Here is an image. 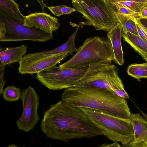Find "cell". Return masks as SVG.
<instances>
[{
  "instance_id": "cell-30",
  "label": "cell",
  "mask_w": 147,
  "mask_h": 147,
  "mask_svg": "<svg viewBox=\"0 0 147 147\" xmlns=\"http://www.w3.org/2000/svg\"><path fill=\"white\" fill-rule=\"evenodd\" d=\"M6 147H20L19 146H18L15 145L14 144H11L7 146ZM22 147H26L25 146H23Z\"/></svg>"
},
{
  "instance_id": "cell-10",
  "label": "cell",
  "mask_w": 147,
  "mask_h": 147,
  "mask_svg": "<svg viewBox=\"0 0 147 147\" xmlns=\"http://www.w3.org/2000/svg\"><path fill=\"white\" fill-rule=\"evenodd\" d=\"M70 54L68 53L47 55L42 52L25 55L19 62L18 72L32 75L56 66Z\"/></svg>"
},
{
  "instance_id": "cell-20",
  "label": "cell",
  "mask_w": 147,
  "mask_h": 147,
  "mask_svg": "<svg viewBox=\"0 0 147 147\" xmlns=\"http://www.w3.org/2000/svg\"><path fill=\"white\" fill-rule=\"evenodd\" d=\"M127 72L129 75L138 80L147 78V62L131 64L127 67Z\"/></svg>"
},
{
  "instance_id": "cell-1",
  "label": "cell",
  "mask_w": 147,
  "mask_h": 147,
  "mask_svg": "<svg viewBox=\"0 0 147 147\" xmlns=\"http://www.w3.org/2000/svg\"><path fill=\"white\" fill-rule=\"evenodd\" d=\"M41 131L51 139L67 142L74 138H93L100 130L79 108L59 101L44 113Z\"/></svg>"
},
{
  "instance_id": "cell-6",
  "label": "cell",
  "mask_w": 147,
  "mask_h": 147,
  "mask_svg": "<svg viewBox=\"0 0 147 147\" xmlns=\"http://www.w3.org/2000/svg\"><path fill=\"white\" fill-rule=\"evenodd\" d=\"M71 3L76 11L86 20L79 22L82 26L108 32L118 22L109 0H73Z\"/></svg>"
},
{
  "instance_id": "cell-26",
  "label": "cell",
  "mask_w": 147,
  "mask_h": 147,
  "mask_svg": "<svg viewBox=\"0 0 147 147\" xmlns=\"http://www.w3.org/2000/svg\"><path fill=\"white\" fill-rule=\"evenodd\" d=\"M139 24L147 32V18L140 17L137 19Z\"/></svg>"
},
{
  "instance_id": "cell-5",
  "label": "cell",
  "mask_w": 147,
  "mask_h": 147,
  "mask_svg": "<svg viewBox=\"0 0 147 147\" xmlns=\"http://www.w3.org/2000/svg\"><path fill=\"white\" fill-rule=\"evenodd\" d=\"M118 67L111 63L90 65L84 75L73 87H92L105 89L115 92L124 99L129 98L122 81L119 76Z\"/></svg>"
},
{
  "instance_id": "cell-27",
  "label": "cell",
  "mask_w": 147,
  "mask_h": 147,
  "mask_svg": "<svg viewBox=\"0 0 147 147\" xmlns=\"http://www.w3.org/2000/svg\"><path fill=\"white\" fill-rule=\"evenodd\" d=\"M121 146L117 142H114L111 144H103L98 147H121Z\"/></svg>"
},
{
  "instance_id": "cell-16",
  "label": "cell",
  "mask_w": 147,
  "mask_h": 147,
  "mask_svg": "<svg viewBox=\"0 0 147 147\" xmlns=\"http://www.w3.org/2000/svg\"><path fill=\"white\" fill-rule=\"evenodd\" d=\"M81 26V24L79 23L76 29L73 33L69 36L68 40L66 42L53 50L42 51V53L47 55L66 53L73 55V53L77 52L78 50L75 45V40L77 32Z\"/></svg>"
},
{
  "instance_id": "cell-21",
  "label": "cell",
  "mask_w": 147,
  "mask_h": 147,
  "mask_svg": "<svg viewBox=\"0 0 147 147\" xmlns=\"http://www.w3.org/2000/svg\"><path fill=\"white\" fill-rule=\"evenodd\" d=\"M2 94L5 100L13 102L19 100L21 98V92L19 88L9 86L3 90Z\"/></svg>"
},
{
  "instance_id": "cell-14",
  "label": "cell",
  "mask_w": 147,
  "mask_h": 147,
  "mask_svg": "<svg viewBox=\"0 0 147 147\" xmlns=\"http://www.w3.org/2000/svg\"><path fill=\"white\" fill-rule=\"evenodd\" d=\"M28 49L27 45L11 48H6L0 52V67L12 63L19 62L26 55Z\"/></svg>"
},
{
  "instance_id": "cell-8",
  "label": "cell",
  "mask_w": 147,
  "mask_h": 147,
  "mask_svg": "<svg viewBox=\"0 0 147 147\" xmlns=\"http://www.w3.org/2000/svg\"><path fill=\"white\" fill-rule=\"evenodd\" d=\"M88 67L68 69L55 66L36 74V77L50 90L66 89L73 87L84 75Z\"/></svg>"
},
{
  "instance_id": "cell-4",
  "label": "cell",
  "mask_w": 147,
  "mask_h": 147,
  "mask_svg": "<svg viewBox=\"0 0 147 147\" xmlns=\"http://www.w3.org/2000/svg\"><path fill=\"white\" fill-rule=\"evenodd\" d=\"M79 108L100 130L102 134L109 140L114 142H121L122 145L124 146L133 139L134 130L130 118H121L98 110Z\"/></svg>"
},
{
  "instance_id": "cell-12",
  "label": "cell",
  "mask_w": 147,
  "mask_h": 147,
  "mask_svg": "<svg viewBox=\"0 0 147 147\" xmlns=\"http://www.w3.org/2000/svg\"><path fill=\"white\" fill-rule=\"evenodd\" d=\"M133 123L134 136L132 140L121 147H147V120L140 113H132L130 117Z\"/></svg>"
},
{
  "instance_id": "cell-15",
  "label": "cell",
  "mask_w": 147,
  "mask_h": 147,
  "mask_svg": "<svg viewBox=\"0 0 147 147\" xmlns=\"http://www.w3.org/2000/svg\"><path fill=\"white\" fill-rule=\"evenodd\" d=\"M124 40L138 53L147 62V43L138 36L129 32L123 33Z\"/></svg>"
},
{
  "instance_id": "cell-25",
  "label": "cell",
  "mask_w": 147,
  "mask_h": 147,
  "mask_svg": "<svg viewBox=\"0 0 147 147\" xmlns=\"http://www.w3.org/2000/svg\"><path fill=\"white\" fill-rule=\"evenodd\" d=\"M5 66L2 67L0 69V95L2 93L3 88L5 84V80L4 77V73Z\"/></svg>"
},
{
  "instance_id": "cell-18",
  "label": "cell",
  "mask_w": 147,
  "mask_h": 147,
  "mask_svg": "<svg viewBox=\"0 0 147 147\" xmlns=\"http://www.w3.org/2000/svg\"><path fill=\"white\" fill-rule=\"evenodd\" d=\"M115 16L117 22L121 24L123 33L129 32L139 36L136 26L137 19L118 15Z\"/></svg>"
},
{
  "instance_id": "cell-19",
  "label": "cell",
  "mask_w": 147,
  "mask_h": 147,
  "mask_svg": "<svg viewBox=\"0 0 147 147\" xmlns=\"http://www.w3.org/2000/svg\"><path fill=\"white\" fill-rule=\"evenodd\" d=\"M0 9L18 18L25 19V16L20 11L19 5L13 0H0Z\"/></svg>"
},
{
  "instance_id": "cell-28",
  "label": "cell",
  "mask_w": 147,
  "mask_h": 147,
  "mask_svg": "<svg viewBox=\"0 0 147 147\" xmlns=\"http://www.w3.org/2000/svg\"><path fill=\"white\" fill-rule=\"evenodd\" d=\"M140 13L141 17L147 18V8L144 6L142 9Z\"/></svg>"
},
{
  "instance_id": "cell-13",
  "label": "cell",
  "mask_w": 147,
  "mask_h": 147,
  "mask_svg": "<svg viewBox=\"0 0 147 147\" xmlns=\"http://www.w3.org/2000/svg\"><path fill=\"white\" fill-rule=\"evenodd\" d=\"M123 34L120 23L116 24L110 29L107 34V37L112 45L114 53L113 61L120 65L124 64L123 54L122 49L121 38Z\"/></svg>"
},
{
  "instance_id": "cell-22",
  "label": "cell",
  "mask_w": 147,
  "mask_h": 147,
  "mask_svg": "<svg viewBox=\"0 0 147 147\" xmlns=\"http://www.w3.org/2000/svg\"><path fill=\"white\" fill-rule=\"evenodd\" d=\"M47 7L54 15L58 17L76 11V9L74 7H71L65 5H60L56 6H51Z\"/></svg>"
},
{
  "instance_id": "cell-7",
  "label": "cell",
  "mask_w": 147,
  "mask_h": 147,
  "mask_svg": "<svg viewBox=\"0 0 147 147\" xmlns=\"http://www.w3.org/2000/svg\"><path fill=\"white\" fill-rule=\"evenodd\" d=\"M24 20L0 9V41L28 40L45 42L53 39V35L24 26Z\"/></svg>"
},
{
  "instance_id": "cell-2",
  "label": "cell",
  "mask_w": 147,
  "mask_h": 147,
  "mask_svg": "<svg viewBox=\"0 0 147 147\" xmlns=\"http://www.w3.org/2000/svg\"><path fill=\"white\" fill-rule=\"evenodd\" d=\"M61 101L77 107L98 110L114 116L130 118L131 113L125 99L114 92L92 87H72L65 89Z\"/></svg>"
},
{
  "instance_id": "cell-9",
  "label": "cell",
  "mask_w": 147,
  "mask_h": 147,
  "mask_svg": "<svg viewBox=\"0 0 147 147\" xmlns=\"http://www.w3.org/2000/svg\"><path fill=\"white\" fill-rule=\"evenodd\" d=\"M20 98L22 101L23 111L16 124L19 129L29 132L40 119L37 111L39 105V96L35 90L29 86L22 90Z\"/></svg>"
},
{
  "instance_id": "cell-23",
  "label": "cell",
  "mask_w": 147,
  "mask_h": 147,
  "mask_svg": "<svg viewBox=\"0 0 147 147\" xmlns=\"http://www.w3.org/2000/svg\"><path fill=\"white\" fill-rule=\"evenodd\" d=\"M115 15H119L127 17H133L138 19L141 17L140 13H138L130 9L121 7L115 10Z\"/></svg>"
},
{
  "instance_id": "cell-17",
  "label": "cell",
  "mask_w": 147,
  "mask_h": 147,
  "mask_svg": "<svg viewBox=\"0 0 147 147\" xmlns=\"http://www.w3.org/2000/svg\"><path fill=\"white\" fill-rule=\"evenodd\" d=\"M115 11L121 7L130 9L140 13L147 0H109Z\"/></svg>"
},
{
  "instance_id": "cell-29",
  "label": "cell",
  "mask_w": 147,
  "mask_h": 147,
  "mask_svg": "<svg viewBox=\"0 0 147 147\" xmlns=\"http://www.w3.org/2000/svg\"><path fill=\"white\" fill-rule=\"evenodd\" d=\"M141 113L143 115V117L146 120H147V115L141 111Z\"/></svg>"
},
{
  "instance_id": "cell-31",
  "label": "cell",
  "mask_w": 147,
  "mask_h": 147,
  "mask_svg": "<svg viewBox=\"0 0 147 147\" xmlns=\"http://www.w3.org/2000/svg\"><path fill=\"white\" fill-rule=\"evenodd\" d=\"M144 7H145L147 8V2L145 4Z\"/></svg>"
},
{
  "instance_id": "cell-11",
  "label": "cell",
  "mask_w": 147,
  "mask_h": 147,
  "mask_svg": "<svg viewBox=\"0 0 147 147\" xmlns=\"http://www.w3.org/2000/svg\"><path fill=\"white\" fill-rule=\"evenodd\" d=\"M24 25L53 35V32L58 29L60 24L56 17L42 12L31 13L25 16Z\"/></svg>"
},
{
  "instance_id": "cell-24",
  "label": "cell",
  "mask_w": 147,
  "mask_h": 147,
  "mask_svg": "<svg viewBox=\"0 0 147 147\" xmlns=\"http://www.w3.org/2000/svg\"><path fill=\"white\" fill-rule=\"evenodd\" d=\"M136 26L139 36L141 38L147 43V32L138 23L137 19Z\"/></svg>"
},
{
  "instance_id": "cell-3",
  "label": "cell",
  "mask_w": 147,
  "mask_h": 147,
  "mask_svg": "<svg viewBox=\"0 0 147 147\" xmlns=\"http://www.w3.org/2000/svg\"><path fill=\"white\" fill-rule=\"evenodd\" d=\"M113 59L110 40L103 37L93 36L86 38L72 57L59 66L68 69L82 68L95 63H111Z\"/></svg>"
}]
</instances>
